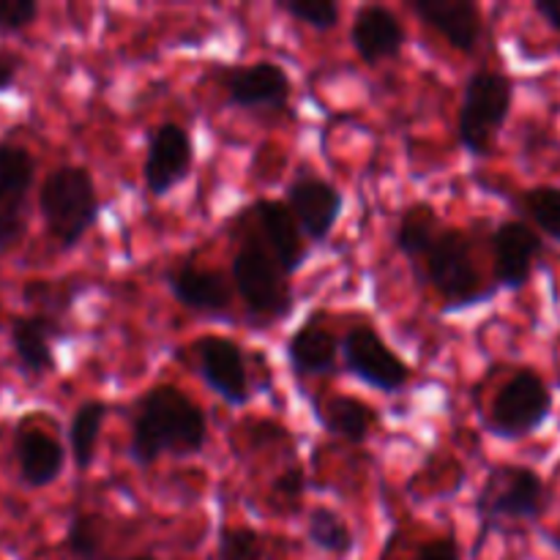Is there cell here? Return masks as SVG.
Instances as JSON below:
<instances>
[{"label": "cell", "instance_id": "6da1fadb", "mask_svg": "<svg viewBox=\"0 0 560 560\" xmlns=\"http://www.w3.org/2000/svg\"><path fill=\"white\" fill-rule=\"evenodd\" d=\"M208 443V421L200 405L175 386H153L142 394L131 416L126 457L137 468H151L162 454L191 457Z\"/></svg>", "mask_w": 560, "mask_h": 560}, {"label": "cell", "instance_id": "7a4b0ae2", "mask_svg": "<svg viewBox=\"0 0 560 560\" xmlns=\"http://www.w3.org/2000/svg\"><path fill=\"white\" fill-rule=\"evenodd\" d=\"M413 268L421 282H427L441 295L443 315L481 306L498 293L495 288H485V282H481V271L474 255V238L459 228H443L430 252Z\"/></svg>", "mask_w": 560, "mask_h": 560}, {"label": "cell", "instance_id": "3957f363", "mask_svg": "<svg viewBox=\"0 0 560 560\" xmlns=\"http://www.w3.org/2000/svg\"><path fill=\"white\" fill-rule=\"evenodd\" d=\"M38 211H42L47 233L63 252L80 246L88 230H93L102 202H98L93 175L77 164H63L44 178L38 191Z\"/></svg>", "mask_w": 560, "mask_h": 560}, {"label": "cell", "instance_id": "277c9868", "mask_svg": "<svg viewBox=\"0 0 560 560\" xmlns=\"http://www.w3.org/2000/svg\"><path fill=\"white\" fill-rule=\"evenodd\" d=\"M547 492L545 481L528 465L503 463L487 474L479 495H476V514H479V536L476 552L487 541L492 528L501 523H534L545 514Z\"/></svg>", "mask_w": 560, "mask_h": 560}, {"label": "cell", "instance_id": "5b68a950", "mask_svg": "<svg viewBox=\"0 0 560 560\" xmlns=\"http://www.w3.org/2000/svg\"><path fill=\"white\" fill-rule=\"evenodd\" d=\"M514 104V82L503 71L479 69L463 88L457 115V142L470 156H490L498 131L506 126Z\"/></svg>", "mask_w": 560, "mask_h": 560}, {"label": "cell", "instance_id": "8992f818", "mask_svg": "<svg viewBox=\"0 0 560 560\" xmlns=\"http://www.w3.org/2000/svg\"><path fill=\"white\" fill-rule=\"evenodd\" d=\"M230 277H233L235 293L255 320L273 323L293 312L295 299L288 284L290 277L252 233L235 249Z\"/></svg>", "mask_w": 560, "mask_h": 560}, {"label": "cell", "instance_id": "52a82bcc", "mask_svg": "<svg viewBox=\"0 0 560 560\" xmlns=\"http://www.w3.org/2000/svg\"><path fill=\"white\" fill-rule=\"evenodd\" d=\"M552 413V392L534 370H517L492 399L487 430L501 441H523L547 424Z\"/></svg>", "mask_w": 560, "mask_h": 560}, {"label": "cell", "instance_id": "ba28073f", "mask_svg": "<svg viewBox=\"0 0 560 560\" xmlns=\"http://www.w3.org/2000/svg\"><path fill=\"white\" fill-rule=\"evenodd\" d=\"M339 353L345 372L375 392L397 394L413 377V366L370 323L348 328L345 337H339Z\"/></svg>", "mask_w": 560, "mask_h": 560}, {"label": "cell", "instance_id": "9c48e42d", "mask_svg": "<svg viewBox=\"0 0 560 560\" xmlns=\"http://www.w3.org/2000/svg\"><path fill=\"white\" fill-rule=\"evenodd\" d=\"M191 361H195L197 375L206 381V386L217 394L230 408H244L252 399L249 370H246L244 350L238 342L219 334H208L191 342Z\"/></svg>", "mask_w": 560, "mask_h": 560}, {"label": "cell", "instance_id": "30bf717a", "mask_svg": "<svg viewBox=\"0 0 560 560\" xmlns=\"http://www.w3.org/2000/svg\"><path fill=\"white\" fill-rule=\"evenodd\" d=\"M284 206L299 222L304 238L312 244H326L345 213V195L312 170H299L284 191Z\"/></svg>", "mask_w": 560, "mask_h": 560}, {"label": "cell", "instance_id": "8fae6325", "mask_svg": "<svg viewBox=\"0 0 560 560\" xmlns=\"http://www.w3.org/2000/svg\"><path fill=\"white\" fill-rule=\"evenodd\" d=\"M195 167V145L189 131L175 120L159 124L148 135L145 159H142V184L156 200L184 184Z\"/></svg>", "mask_w": 560, "mask_h": 560}, {"label": "cell", "instance_id": "7c38bea8", "mask_svg": "<svg viewBox=\"0 0 560 560\" xmlns=\"http://www.w3.org/2000/svg\"><path fill=\"white\" fill-rule=\"evenodd\" d=\"M241 219L252 224V235L271 252V257L288 277L301 271L310 249L304 246V233H301L299 222L282 200L262 197V200L252 202Z\"/></svg>", "mask_w": 560, "mask_h": 560}, {"label": "cell", "instance_id": "4fadbf2b", "mask_svg": "<svg viewBox=\"0 0 560 560\" xmlns=\"http://www.w3.org/2000/svg\"><path fill=\"white\" fill-rule=\"evenodd\" d=\"M36 175L31 153L14 142H0V252L25 235V200Z\"/></svg>", "mask_w": 560, "mask_h": 560}, {"label": "cell", "instance_id": "5bb4252c", "mask_svg": "<svg viewBox=\"0 0 560 560\" xmlns=\"http://www.w3.org/2000/svg\"><path fill=\"white\" fill-rule=\"evenodd\" d=\"M224 98L230 107L238 109H284L290 102L293 82L284 66L273 60H255V63L235 66L222 80Z\"/></svg>", "mask_w": 560, "mask_h": 560}, {"label": "cell", "instance_id": "9a60e30c", "mask_svg": "<svg viewBox=\"0 0 560 560\" xmlns=\"http://www.w3.org/2000/svg\"><path fill=\"white\" fill-rule=\"evenodd\" d=\"M545 252L539 235L520 219H509L492 230V257H495V290H520L528 284L534 262Z\"/></svg>", "mask_w": 560, "mask_h": 560}, {"label": "cell", "instance_id": "2e32d148", "mask_svg": "<svg viewBox=\"0 0 560 560\" xmlns=\"http://www.w3.org/2000/svg\"><path fill=\"white\" fill-rule=\"evenodd\" d=\"M410 11L457 52L474 55L479 47L481 11L474 0H410Z\"/></svg>", "mask_w": 560, "mask_h": 560}, {"label": "cell", "instance_id": "e0dca14e", "mask_svg": "<svg viewBox=\"0 0 560 560\" xmlns=\"http://www.w3.org/2000/svg\"><path fill=\"white\" fill-rule=\"evenodd\" d=\"M408 33L386 5H361L350 25V44L366 66H377L383 60H394L402 52Z\"/></svg>", "mask_w": 560, "mask_h": 560}, {"label": "cell", "instance_id": "ac0fdd59", "mask_svg": "<svg viewBox=\"0 0 560 560\" xmlns=\"http://www.w3.org/2000/svg\"><path fill=\"white\" fill-rule=\"evenodd\" d=\"M170 295L197 315L219 317L230 310V288L224 277L211 268H197L191 262L164 273Z\"/></svg>", "mask_w": 560, "mask_h": 560}, {"label": "cell", "instance_id": "d6986e66", "mask_svg": "<svg viewBox=\"0 0 560 560\" xmlns=\"http://www.w3.org/2000/svg\"><path fill=\"white\" fill-rule=\"evenodd\" d=\"M284 355L299 377H323L337 370L339 337L317 320H306L290 334Z\"/></svg>", "mask_w": 560, "mask_h": 560}, {"label": "cell", "instance_id": "ffe728a7", "mask_svg": "<svg viewBox=\"0 0 560 560\" xmlns=\"http://www.w3.org/2000/svg\"><path fill=\"white\" fill-rule=\"evenodd\" d=\"M14 454L22 485L33 487V490L49 487L52 481H58L60 474H63L66 452L58 443V438H52L49 432L22 427V430L16 432Z\"/></svg>", "mask_w": 560, "mask_h": 560}, {"label": "cell", "instance_id": "44dd1931", "mask_svg": "<svg viewBox=\"0 0 560 560\" xmlns=\"http://www.w3.org/2000/svg\"><path fill=\"white\" fill-rule=\"evenodd\" d=\"M312 410H315L317 421L328 435L353 443V446H364L375 427L381 424V416L372 405H366L359 397H348V394L326 397L323 402L312 405Z\"/></svg>", "mask_w": 560, "mask_h": 560}, {"label": "cell", "instance_id": "7402d4cb", "mask_svg": "<svg viewBox=\"0 0 560 560\" xmlns=\"http://www.w3.org/2000/svg\"><path fill=\"white\" fill-rule=\"evenodd\" d=\"M9 337L16 361L27 375H44V372L55 370L52 342L60 337L58 323L44 315L16 317V320H11Z\"/></svg>", "mask_w": 560, "mask_h": 560}, {"label": "cell", "instance_id": "603a6c76", "mask_svg": "<svg viewBox=\"0 0 560 560\" xmlns=\"http://www.w3.org/2000/svg\"><path fill=\"white\" fill-rule=\"evenodd\" d=\"M441 230L443 224L438 219L435 208L430 202H413L399 217L397 230H394V246H397L405 260H410V266H416L430 252V246L435 244Z\"/></svg>", "mask_w": 560, "mask_h": 560}, {"label": "cell", "instance_id": "cb8c5ba5", "mask_svg": "<svg viewBox=\"0 0 560 560\" xmlns=\"http://www.w3.org/2000/svg\"><path fill=\"white\" fill-rule=\"evenodd\" d=\"M109 405L102 399H88L80 408L74 410L69 424V448L71 459H74V468L80 474L91 470L93 459H96V443L102 435V427L107 421Z\"/></svg>", "mask_w": 560, "mask_h": 560}, {"label": "cell", "instance_id": "d4e9b609", "mask_svg": "<svg viewBox=\"0 0 560 560\" xmlns=\"http://www.w3.org/2000/svg\"><path fill=\"white\" fill-rule=\"evenodd\" d=\"M306 539L315 550L331 558H348L355 547V534L348 520L328 506H315L306 514Z\"/></svg>", "mask_w": 560, "mask_h": 560}, {"label": "cell", "instance_id": "484cf974", "mask_svg": "<svg viewBox=\"0 0 560 560\" xmlns=\"http://www.w3.org/2000/svg\"><path fill=\"white\" fill-rule=\"evenodd\" d=\"M520 211L545 235L560 244V186H534L525 189L517 200Z\"/></svg>", "mask_w": 560, "mask_h": 560}, {"label": "cell", "instance_id": "4316f807", "mask_svg": "<svg viewBox=\"0 0 560 560\" xmlns=\"http://www.w3.org/2000/svg\"><path fill=\"white\" fill-rule=\"evenodd\" d=\"M66 550L77 560H107L102 547V528L93 514H77L66 530Z\"/></svg>", "mask_w": 560, "mask_h": 560}, {"label": "cell", "instance_id": "83f0119b", "mask_svg": "<svg viewBox=\"0 0 560 560\" xmlns=\"http://www.w3.org/2000/svg\"><path fill=\"white\" fill-rule=\"evenodd\" d=\"M277 5L295 22H304L315 31H331L342 14L339 3H334V0H279Z\"/></svg>", "mask_w": 560, "mask_h": 560}, {"label": "cell", "instance_id": "f1b7e54d", "mask_svg": "<svg viewBox=\"0 0 560 560\" xmlns=\"http://www.w3.org/2000/svg\"><path fill=\"white\" fill-rule=\"evenodd\" d=\"M217 560H262V539L252 528H222Z\"/></svg>", "mask_w": 560, "mask_h": 560}, {"label": "cell", "instance_id": "f546056e", "mask_svg": "<svg viewBox=\"0 0 560 560\" xmlns=\"http://www.w3.org/2000/svg\"><path fill=\"white\" fill-rule=\"evenodd\" d=\"M38 16L36 0H0V33H20Z\"/></svg>", "mask_w": 560, "mask_h": 560}, {"label": "cell", "instance_id": "4dcf8cb0", "mask_svg": "<svg viewBox=\"0 0 560 560\" xmlns=\"http://www.w3.org/2000/svg\"><path fill=\"white\" fill-rule=\"evenodd\" d=\"M413 560H463V550L452 536H438V539L424 541Z\"/></svg>", "mask_w": 560, "mask_h": 560}, {"label": "cell", "instance_id": "1f68e13d", "mask_svg": "<svg viewBox=\"0 0 560 560\" xmlns=\"http://www.w3.org/2000/svg\"><path fill=\"white\" fill-rule=\"evenodd\" d=\"M306 490V476L301 468H288L277 481H273V492L282 495L284 501H299Z\"/></svg>", "mask_w": 560, "mask_h": 560}, {"label": "cell", "instance_id": "d6a6232c", "mask_svg": "<svg viewBox=\"0 0 560 560\" xmlns=\"http://www.w3.org/2000/svg\"><path fill=\"white\" fill-rule=\"evenodd\" d=\"M22 69V58L11 49H0V93L11 91L16 82V74Z\"/></svg>", "mask_w": 560, "mask_h": 560}, {"label": "cell", "instance_id": "836d02e7", "mask_svg": "<svg viewBox=\"0 0 560 560\" xmlns=\"http://www.w3.org/2000/svg\"><path fill=\"white\" fill-rule=\"evenodd\" d=\"M536 11H539V16H545V22L560 31V0H539Z\"/></svg>", "mask_w": 560, "mask_h": 560}, {"label": "cell", "instance_id": "e575fe53", "mask_svg": "<svg viewBox=\"0 0 560 560\" xmlns=\"http://www.w3.org/2000/svg\"><path fill=\"white\" fill-rule=\"evenodd\" d=\"M126 560H156L153 556H135V558H126Z\"/></svg>", "mask_w": 560, "mask_h": 560}]
</instances>
